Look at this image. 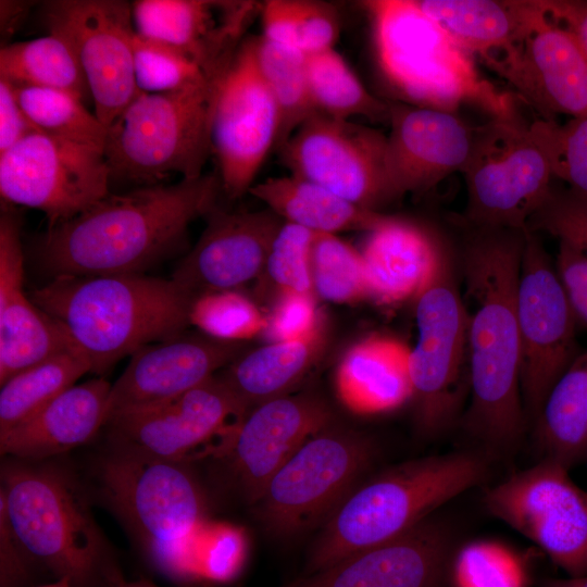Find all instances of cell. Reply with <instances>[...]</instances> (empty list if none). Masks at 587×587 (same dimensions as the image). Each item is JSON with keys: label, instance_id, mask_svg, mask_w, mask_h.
<instances>
[{"label": "cell", "instance_id": "obj_1", "mask_svg": "<svg viewBox=\"0 0 587 587\" xmlns=\"http://www.w3.org/2000/svg\"><path fill=\"white\" fill-rule=\"evenodd\" d=\"M526 229L472 227L463 251L472 302L467 311L470 403L464 425L496 449L517 442L527 421L516 302Z\"/></svg>", "mask_w": 587, "mask_h": 587}, {"label": "cell", "instance_id": "obj_2", "mask_svg": "<svg viewBox=\"0 0 587 587\" xmlns=\"http://www.w3.org/2000/svg\"><path fill=\"white\" fill-rule=\"evenodd\" d=\"M220 188L216 175L203 174L109 193L48 227L37 241L39 262L52 277L141 274L182 245L191 222L215 208Z\"/></svg>", "mask_w": 587, "mask_h": 587}, {"label": "cell", "instance_id": "obj_3", "mask_svg": "<svg viewBox=\"0 0 587 587\" xmlns=\"http://www.w3.org/2000/svg\"><path fill=\"white\" fill-rule=\"evenodd\" d=\"M29 296L98 375L185 332L195 300L173 279L142 274L57 276Z\"/></svg>", "mask_w": 587, "mask_h": 587}, {"label": "cell", "instance_id": "obj_4", "mask_svg": "<svg viewBox=\"0 0 587 587\" xmlns=\"http://www.w3.org/2000/svg\"><path fill=\"white\" fill-rule=\"evenodd\" d=\"M485 455L457 451L400 463L357 486L323 524L305 573L389 541L485 480Z\"/></svg>", "mask_w": 587, "mask_h": 587}, {"label": "cell", "instance_id": "obj_5", "mask_svg": "<svg viewBox=\"0 0 587 587\" xmlns=\"http://www.w3.org/2000/svg\"><path fill=\"white\" fill-rule=\"evenodd\" d=\"M372 22L379 68L413 105L454 112L474 103L494 118L517 116L513 96L499 90L477 71L465 51L416 0L362 2Z\"/></svg>", "mask_w": 587, "mask_h": 587}, {"label": "cell", "instance_id": "obj_6", "mask_svg": "<svg viewBox=\"0 0 587 587\" xmlns=\"http://www.w3.org/2000/svg\"><path fill=\"white\" fill-rule=\"evenodd\" d=\"M236 51L188 86L137 95L108 129L103 152L111 180L150 186L171 174L203 175L216 102Z\"/></svg>", "mask_w": 587, "mask_h": 587}, {"label": "cell", "instance_id": "obj_7", "mask_svg": "<svg viewBox=\"0 0 587 587\" xmlns=\"http://www.w3.org/2000/svg\"><path fill=\"white\" fill-rule=\"evenodd\" d=\"M100 492L152 565L170 579L190 582L192 542L205 501L188 464L113 449L98 467Z\"/></svg>", "mask_w": 587, "mask_h": 587}, {"label": "cell", "instance_id": "obj_8", "mask_svg": "<svg viewBox=\"0 0 587 587\" xmlns=\"http://www.w3.org/2000/svg\"><path fill=\"white\" fill-rule=\"evenodd\" d=\"M0 502L29 557L73 587H91L103 573L105 546L88 504L65 471L7 463Z\"/></svg>", "mask_w": 587, "mask_h": 587}, {"label": "cell", "instance_id": "obj_9", "mask_svg": "<svg viewBox=\"0 0 587 587\" xmlns=\"http://www.w3.org/2000/svg\"><path fill=\"white\" fill-rule=\"evenodd\" d=\"M557 124L542 117L530 123L519 115L492 118L475 127L463 170L465 218L477 228H527L551 191Z\"/></svg>", "mask_w": 587, "mask_h": 587}, {"label": "cell", "instance_id": "obj_10", "mask_svg": "<svg viewBox=\"0 0 587 587\" xmlns=\"http://www.w3.org/2000/svg\"><path fill=\"white\" fill-rule=\"evenodd\" d=\"M372 441L333 425L309 438L272 476L252 504L276 537H291L323 524L357 487L373 460Z\"/></svg>", "mask_w": 587, "mask_h": 587}, {"label": "cell", "instance_id": "obj_11", "mask_svg": "<svg viewBox=\"0 0 587 587\" xmlns=\"http://www.w3.org/2000/svg\"><path fill=\"white\" fill-rule=\"evenodd\" d=\"M414 301L417 340L409 363L412 400L422 428L435 432L454 417L469 386V313L446 252Z\"/></svg>", "mask_w": 587, "mask_h": 587}, {"label": "cell", "instance_id": "obj_12", "mask_svg": "<svg viewBox=\"0 0 587 587\" xmlns=\"http://www.w3.org/2000/svg\"><path fill=\"white\" fill-rule=\"evenodd\" d=\"M247 414L216 373L165 402L109 419L113 449L186 463L209 454L222 458Z\"/></svg>", "mask_w": 587, "mask_h": 587}, {"label": "cell", "instance_id": "obj_13", "mask_svg": "<svg viewBox=\"0 0 587 587\" xmlns=\"http://www.w3.org/2000/svg\"><path fill=\"white\" fill-rule=\"evenodd\" d=\"M489 514L538 546L570 577L587 575V492L542 458L487 489Z\"/></svg>", "mask_w": 587, "mask_h": 587}, {"label": "cell", "instance_id": "obj_14", "mask_svg": "<svg viewBox=\"0 0 587 587\" xmlns=\"http://www.w3.org/2000/svg\"><path fill=\"white\" fill-rule=\"evenodd\" d=\"M103 149L36 132L0 154V195L45 213L48 227L85 212L110 192Z\"/></svg>", "mask_w": 587, "mask_h": 587}, {"label": "cell", "instance_id": "obj_15", "mask_svg": "<svg viewBox=\"0 0 587 587\" xmlns=\"http://www.w3.org/2000/svg\"><path fill=\"white\" fill-rule=\"evenodd\" d=\"M521 389L537 421L548 394L575 360V313L536 234L526 229L517 283Z\"/></svg>", "mask_w": 587, "mask_h": 587}, {"label": "cell", "instance_id": "obj_16", "mask_svg": "<svg viewBox=\"0 0 587 587\" xmlns=\"http://www.w3.org/2000/svg\"><path fill=\"white\" fill-rule=\"evenodd\" d=\"M41 22L65 39L85 74L95 114L109 129L140 92L134 73L132 5L120 0H53Z\"/></svg>", "mask_w": 587, "mask_h": 587}, {"label": "cell", "instance_id": "obj_17", "mask_svg": "<svg viewBox=\"0 0 587 587\" xmlns=\"http://www.w3.org/2000/svg\"><path fill=\"white\" fill-rule=\"evenodd\" d=\"M290 175L378 212L395 200L386 168V136L352 121L316 113L278 150Z\"/></svg>", "mask_w": 587, "mask_h": 587}, {"label": "cell", "instance_id": "obj_18", "mask_svg": "<svg viewBox=\"0 0 587 587\" xmlns=\"http://www.w3.org/2000/svg\"><path fill=\"white\" fill-rule=\"evenodd\" d=\"M257 39L243 38L239 45L212 122V152L221 188L230 199L252 187L268 152L276 147L279 132V112L259 65Z\"/></svg>", "mask_w": 587, "mask_h": 587}, {"label": "cell", "instance_id": "obj_19", "mask_svg": "<svg viewBox=\"0 0 587 587\" xmlns=\"http://www.w3.org/2000/svg\"><path fill=\"white\" fill-rule=\"evenodd\" d=\"M485 63L544 120L587 116V54L576 36L548 14L517 46Z\"/></svg>", "mask_w": 587, "mask_h": 587}, {"label": "cell", "instance_id": "obj_20", "mask_svg": "<svg viewBox=\"0 0 587 587\" xmlns=\"http://www.w3.org/2000/svg\"><path fill=\"white\" fill-rule=\"evenodd\" d=\"M245 351V342L186 330L142 347L111 385L107 421L121 413L165 402L198 387Z\"/></svg>", "mask_w": 587, "mask_h": 587}, {"label": "cell", "instance_id": "obj_21", "mask_svg": "<svg viewBox=\"0 0 587 587\" xmlns=\"http://www.w3.org/2000/svg\"><path fill=\"white\" fill-rule=\"evenodd\" d=\"M327 402L313 394L264 401L245 415L225 458L243 497L253 504L278 469L312 436L333 425Z\"/></svg>", "mask_w": 587, "mask_h": 587}, {"label": "cell", "instance_id": "obj_22", "mask_svg": "<svg viewBox=\"0 0 587 587\" xmlns=\"http://www.w3.org/2000/svg\"><path fill=\"white\" fill-rule=\"evenodd\" d=\"M388 123L386 168L396 199L425 192L465 168L475 127L454 112L389 103Z\"/></svg>", "mask_w": 587, "mask_h": 587}, {"label": "cell", "instance_id": "obj_23", "mask_svg": "<svg viewBox=\"0 0 587 587\" xmlns=\"http://www.w3.org/2000/svg\"><path fill=\"white\" fill-rule=\"evenodd\" d=\"M283 223L270 209L228 213L214 208L199 240L171 279L197 298L259 278Z\"/></svg>", "mask_w": 587, "mask_h": 587}, {"label": "cell", "instance_id": "obj_24", "mask_svg": "<svg viewBox=\"0 0 587 587\" xmlns=\"http://www.w3.org/2000/svg\"><path fill=\"white\" fill-rule=\"evenodd\" d=\"M452 551L447 530L427 519L389 541L280 587H447Z\"/></svg>", "mask_w": 587, "mask_h": 587}, {"label": "cell", "instance_id": "obj_25", "mask_svg": "<svg viewBox=\"0 0 587 587\" xmlns=\"http://www.w3.org/2000/svg\"><path fill=\"white\" fill-rule=\"evenodd\" d=\"M135 33L180 50L208 70L243 40L261 5L252 1L137 0Z\"/></svg>", "mask_w": 587, "mask_h": 587}, {"label": "cell", "instance_id": "obj_26", "mask_svg": "<svg viewBox=\"0 0 587 587\" xmlns=\"http://www.w3.org/2000/svg\"><path fill=\"white\" fill-rule=\"evenodd\" d=\"M21 220L0 215V384L42 360L73 348L61 328L23 289Z\"/></svg>", "mask_w": 587, "mask_h": 587}, {"label": "cell", "instance_id": "obj_27", "mask_svg": "<svg viewBox=\"0 0 587 587\" xmlns=\"http://www.w3.org/2000/svg\"><path fill=\"white\" fill-rule=\"evenodd\" d=\"M367 297L382 304L415 300L433 278L445 253L422 226L386 216L367 232L360 250Z\"/></svg>", "mask_w": 587, "mask_h": 587}, {"label": "cell", "instance_id": "obj_28", "mask_svg": "<svg viewBox=\"0 0 587 587\" xmlns=\"http://www.w3.org/2000/svg\"><path fill=\"white\" fill-rule=\"evenodd\" d=\"M111 384L74 385L28 420L0 435V451L24 461L48 459L89 441L107 421Z\"/></svg>", "mask_w": 587, "mask_h": 587}, {"label": "cell", "instance_id": "obj_29", "mask_svg": "<svg viewBox=\"0 0 587 587\" xmlns=\"http://www.w3.org/2000/svg\"><path fill=\"white\" fill-rule=\"evenodd\" d=\"M411 348L401 340L372 335L351 345L335 371L339 400L358 414L395 410L412 400Z\"/></svg>", "mask_w": 587, "mask_h": 587}, {"label": "cell", "instance_id": "obj_30", "mask_svg": "<svg viewBox=\"0 0 587 587\" xmlns=\"http://www.w3.org/2000/svg\"><path fill=\"white\" fill-rule=\"evenodd\" d=\"M470 54L487 61L517 46L547 15L544 1L416 0Z\"/></svg>", "mask_w": 587, "mask_h": 587}, {"label": "cell", "instance_id": "obj_31", "mask_svg": "<svg viewBox=\"0 0 587 587\" xmlns=\"http://www.w3.org/2000/svg\"><path fill=\"white\" fill-rule=\"evenodd\" d=\"M325 339L322 325L303 339L267 342L242 352L217 374L248 413L264 401L289 395L319 362Z\"/></svg>", "mask_w": 587, "mask_h": 587}, {"label": "cell", "instance_id": "obj_32", "mask_svg": "<svg viewBox=\"0 0 587 587\" xmlns=\"http://www.w3.org/2000/svg\"><path fill=\"white\" fill-rule=\"evenodd\" d=\"M284 222L314 234L369 232L384 217L339 197L313 182L294 176L270 177L248 191Z\"/></svg>", "mask_w": 587, "mask_h": 587}, {"label": "cell", "instance_id": "obj_33", "mask_svg": "<svg viewBox=\"0 0 587 587\" xmlns=\"http://www.w3.org/2000/svg\"><path fill=\"white\" fill-rule=\"evenodd\" d=\"M536 429L542 458L566 469L587 458V353L576 357L553 385Z\"/></svg>", "mask_w": 587, "mask_h": 587}, {"label": "cell", "instance_id": "obj_34", "mask_svg": "<svg viewBox=\"0 0 587 587\" xmlns=\"http://www.w3.org/2000/svg\"><path fill=\"white\" fill-rule=\"evenodd\" d=\"M0 79L17 88H53L71 92L83 101L91 98L74 50L55 34L2 46Z\"/></svg>", "mask_w": 587, "mask_h": 587}, {"label": "cell", "instance_id": "obj_35", "mask_svg": "<svg viewBox=\"0 0 587 587\" xmlns=\"http://www.w3.org/2000/svg\"><path fill=\"white\" fill-rule=\"evenodd\" d=\"M90 372L76 349L58 352L1 384L0 435L32 417Z\"/></svg>", "mask_w": 587, "mask_h": 587}, {"label": "cell", "instance_id": "obj_36", "mask_svg": "<svg viewBox=\"0 0 587 587\" xmlns=\"http://www.w3.org/2000/svg\"><path fill=\"white\" fill-rule=\"evenodd\" d=\"M310 96L317 113L351 121L363 116L388 122L389 103L374 97L335 48L307 55Z\"/></svg>", "mask_w": 587, "mask_h": 587}, {"label": "cell", "instance_id": "obj_37", "mask_svg": "<svg viewBox=\"0 0 587 587\" xmlns=\"http://www.w3.org/2000/svg\"><path fill=\"white\" fill-rule=\"evenodd\" d=\"M262 38L305 55L334 48L339 35L337 13L312 0H268L260 8Z\"/></svg>", "mask_w": 587, "mask_h": 587}, {"label": "cell", "instance_id": "obj_38", "mask_svg": "<svg viewBox=\"0 0 587 587\" xmlns=\"http://www.w3.org/2000/svg\"><path fill=\"white\" fill-rule=\"evenodd\" d=\"M257 55L279 112V132L275 147L279 150L308 118L317 113L308 85L307 55L274 45L261 36L257 39Z\"/></svg>", "mask_w": 587, "mask_h": 587}, {"label": "cell", "instance_id": "obj_39", "mask_svg": "<svg viewBox=\"0 0 587 587\" xmlns=\"http://www.w3.org/2000/svg\"><path fill=\"white\" fill-rule=\"evenodd\" d=\"M14 88L22 109L41 133L84 146L104 148L108 128L79 97L53 88Z\"/></svg>", "mask_w": 587, "mask_h": 587}, {"label": "cell", "instance_id": "obj_40", "mask_svg": "<svg viewBox=\"0 0 587 587\" xmlns=\"http://www.w3.org/2000/svg\"><path fill=\"white\" fill-rule=\"evenodd\" d=\"M524 559L511 547L478 539L453 550L447 569V587H528Z\"/></svg>", "mask_w": 587, "mask_h": 587}, {"label": "cell", "instance_id": "obj_41", "mask_svg": "<svg viewBox=\"0 0 587 587\" xmlns=\"http://www.w3.org/2000/svg\"><path fill=\"white\" fill-rule=\"evenodd\" d=\"M311 280L314 296L325 301L347 304L369 298L362 254L337 235L315 234Z\"/></svg>", "mask_w": 587, "mask_h": 587}, {"label": "cell", "instance_id": "obj_42", "mask_svg": "<svg viewBox=\"0 0 587 587\" xmlns=\"http://www.w3.org/2000/svg\"><path fill=\"white\" fill-rule=\"evenodd\" d=\"M189 321L210 337L235 342L263 335L267 324L257 303L236 289L195 298Z\"/></svg>", "mask_w": 587, "mask_h": 587}, {"label": "cell", "instance_id": "obj_43", "mask_svg": "<svg viewBox=\"0 0 587 587\" xmlns=\"http://www.w3.org/2000/svg\"><path fill=\"white\" fill-rule=\"evenodd\" d=\"M134 73L137 88L143 93H163L201 79L208 70L168 45L146 39L135 33Z\"/></svg>", "mask_w": 587, "mask_h": 587}, {"label": "cell", "instance_id": "obj_44", "mask_svg": "<svg viewBox=\"0 0 587 587\" xmlns=\"http://www.w3.org/2000/svg\"><path fill=\"white\" fill-rule=\"evenodd\" d=\"M246 554L247 540L242 529L205 521L192 542L191 582H230L239 574Z\"/></svg>", "mask_w": 587, "mask_h": 587}, {"label": "cell", "instance_id": "obj_45", "mask_svg": "<svg viewBox=\"0 0 587 587\" xmlns=\"http://www.w3.org/2000/svg\"><path fill=\"white\" fill-rule=\"evenodd\" d=\"M315 234L284 222L276 233L263 272L259 278L268 280L279 292L313 294L311 252Z\"/></svg>", "mask_w": 587, "mask_h": 587}, {"label": "cell", "instance_id": "obj_46", "mask_svg": "<svg viewBox=\"0 0 587 587\" xmlns=\"http://www.w3.org/2000/svg\"><path fill=\"white\" fill-rule=\"evenodd\" d=\"M527 229L548 232L587 253V199L570 190L551 189L529 218Z\"/></svg>", "mask_w": 587, "mask_h": 587}, {"label": "cell", "instance_id": "obj_47", "mask_svg": "<svg viewBox=\"0 0 587 587\" xmlns=\"http://www.w3.org/2000/svg\"><path fill=\"white\" fill-rule=\"evenodd\" d=\"M266 321L263 335L268 342L303 339L323 325L315 296L292 291L275 296Z\"/></svg>", "mask_w": 587, "mask_h": 587}, {"label": "cell", "instance_id": "obj_48", "mask_svg": "<svg viewBox=\"0 0 587 587\" xmlns=\"http://www.w3.org/2000/svg\"><path fill=\"white\" fill-rule=\"evenodd\" d=\"M554 177L587 199V116L558 125L554 134Z\"/></svg>", "mask_w": 587, "mask_h": 587}, {"label": "cell", "instance_id": "obj_49", "mask_svg": "<svg viewBox=\"0 0 587 587\" xmlns=\"http://www.w3.org/2000/svg\"><path fill=\"white\" fill-rule=\"evenodd\" d=\"M555 265L575 315L587 323V253L560 240Z\"/></svg>", "mask_w": 587, "mask_h": 587}, {"label": "cell", "instance_id": "obj_50", "mask_svg": "<svg viewBox=\"0 0 587 587\" xmlns=\"http://www.w3.org/2000/svg\"><path fill=\"white\" fill-rule=\"evenodd\" d=\"M28 558L0 502V587H22L28 575Z\"/></svg>", "mask_w": 587, "mask_h": 587}, {"label": "cell", "instance_id": "obj_51", "mask_svg": "<svg viewBox=\"0 0 587 587\" xmlns=\"http://www.w3.org/2000/svg\"><path fill=\"white\" fill-rule=\"evenodd\" d=\"M36 132L40 130L22 109L15 88L0 79V154Z\"/></svg>", "mask_w": 587, "mask_h": 587}, {"label": "cell", "instance_id": "obj_52", "mask_svg": "<svg viewBox=\"0 0 587 587\" xmlns=\"http://www.w3.org/2000/svg\"><path fill=\"white\" fill-rule=\"evenodd\" d=\"M547 14L571 30L587 54V2L542 0Z\"/></svg>", "mask_w": 587, "mask_h": 587}, {"label": "cell", "instance_id": "obj_53", "mask_svg": "<svg viewBox=\"0 0 587 587\" xmlns=\"http://www.w3.org/2000/svg\"><path fill=\"white\" fill-rule=\"evenodd\" d=\"M34 1L1 0L0 1V35L1 40L8 41L26 21Z\"/></svg>", "mask_w": 587, "mask_h": 587}, {"label": "cell", "instance_id": "obj_54", "mask_svg": "<svg viewBox=\"0 0 587 587\" xmlns=\"http://www.w3.org/2000/svg\"><path fill=\"white\" fill-rule=\"evenodd\" d=\"M540 587H587V575L579 577H547L544 578Z\"/></svg>", "mask_w": 587, "mask_h": 587}, {"label": "cell", "instance_id": "obj_55", "mask_svg": "<svg viewBox=\"0 0 587 587\" xmlns=\"http://www.w3.org/2000/svg\"><path fill=\"white\" fill-rule=\"evenodd\" d=\"M115 587H159L154 584H152L149 580L140 579V580H134V582H118Z\"/></svg>", "mask_w": 587, "mask_h": 587}, {"label": "cell", "instance_id": "obj_56", "mask_svg": "<svg viewBox=\"0 0 587 587\" xmlns=\"http://www.w3.org/2000/svg\"><path fill=\"white\" fill-rule=\"evenodd\" d=\"M38 587H73L70 582L65 579H58V582L53 584L42 585Z\"/></svg>", "mask_w": 587, "mask_h": 587}]
</instances>
